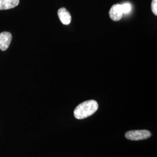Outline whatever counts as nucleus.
<instances>
[{
  "label": "nucleus",
  "instance_id": "1",
  "mask_svg": "<svg viewBox=\"0 0 157 157\" xmlns=\"http://www.w3.org/2000/svg\"><path fill=\"white\" fill-rule=\"evenodd\" d=\"M98 108V104L95 100L84 101L79 104L74 111V116L78 119H83L94 114Z\"/></svg>",
  "mask_w": 157,
  "mask_h": 157
},
{
  "label": "nucleus",
  "instance_id": "2",
  "mask_svg": "<svg viewBox=\"0 0 157 157\" xmlns=\"http://www.w3.org/2000/svg\"><path fill=\"white\" fill-rule=\"evenodd\" d=\"M151 136V132L147 130H131L125 134L126 138L130 140H144L149 138Z\"/></svg>",
  "mask_w": 157,
  "mask_h": 157
},
{
  "label": "nucleus",
  "instance_id": "3",
  "mask_svg": "<svg viewBox=\"0 0 157 157\" xmlns=\"http://www.w3.org/2000/svg\"><path fill=\"white\" fill-rule=\"evenodd\" d=\"M12 36L8 32L0 33V50L6 51L8 48L11 42Z\"/></svg>",
  "mask_w": 157,
  "mask_h": 157
},
{
  "label": "nucleus",
  "instance_id": "4",
  "mask_svg": "<svg viewBox=\"0 0 157 157\" xmlns=\"http://www.w3.org/2000/svg\"><path fill=\"white\" fill-rule=\"evenodd\" d=\"M109 15L111 19L113 21H120L124 15L121 4H115L112 6L109 12Z\"/></svg>",
  "mask_w": 157,
  "mask_h": 157
},
{
  "label": "nucleus",
  "instance_id": "5",
  "mask_svg": "<svg viewBox=\"0 0 157 157\" xmlns=\"http://www.w3.org/2000/svg\"><path fill=\"white\" fill-rule=\"evenodd\" d=\"M58 17L61 22L65 25H68L71 22L72 17L70 13L65 8H60L58 11Z\"/></svg>",
  "mask_w": 157,
  "mask_h": 157
},
{
  "label": "nucleus",
  "instance_id": "6",
  "mask_svg": "<svg viewBox=\"0 0 157 157\" xmlns=\"http://www.w3.org/2000/svg\"><path fill=\"white\" fill-rule=\"evenodd\" d=\"M19 0H0V10H6L16 7Z\"/></svg>",
  "mask_w": 157,
  "mask_h": 157
},
{
  "label": "nucleus",
  "instance_id": "7",
  "mask_svg": "<svg viewBox=\"0 0 157 157\" xmlns=\"http://www.w3.org/2000/svg\"><path fill=\"white\" fill-rule=\"evenodd\" d=\"M121 6H122V8L124 14L129 13V12L131 11L132 6L130 3H128V2L124 3L123 4H121Z\"/></svg>",
  "mask_w": 157,
  "mask_h": 157
},
{
  "label": "nucleus",
  "instance_id": "8",
  "mask_svg": "<svg viewBox=\"0 0 157 157\" xmlns=\"http://www.w3.org/2000/svg\"><path fill=\"white\" fill-rule=\"evenodd\" d=\"M151 10L153 13L157 15V0H152L151 3Z\"/></svg>",
  "mask_w": 157,
  "mask_h": 157
}]
</instances>
